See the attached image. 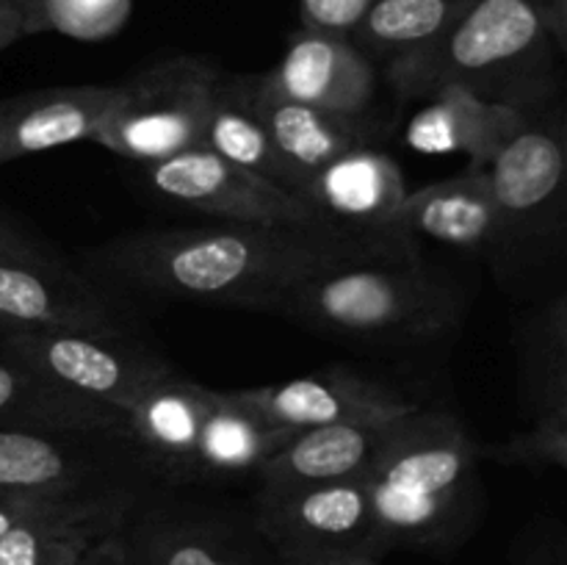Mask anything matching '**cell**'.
Returning <instances> with one entry per match:
<instances>
[{
    "label": "cell",
    "mask_w": 567,
    "mask_h": 565,
    "mask_svg": "<svg viewBox=\"0 0 567 565\" xmlns=\"http://www.w3.org/2000/svg\"><path fill=\"white\" fill-rule=\"evenodd\" d=\"M31 3V0H9V6H14V11H20L22 6H28Z\"/></svg>",
    "instance_id": "d590c367"
},
{
    "label": "cell",
    "mask_w": 567,
    "mask_h": 565,
    "mask_svg": "<svg viewBox=\"0 0 567 565\" xmlns=\"http://www.w3.org/2000/svg\"><path fill=\"white\" fill-rule=\"evenodd\" d=\"M567 308L565 297L546 305L535 321L526 325L520 347V377L532 419L546 410L567 408Z\"/></svg>",
    "instance_id": "4316f807"
},
{
    "label": "cell",
    "mask_w": 567,
    "mask_h": 565,
    "mask_svg": "<svg viewBox=\"0 0 567 565\" xmlns=\"http://www.w3.org/2000/svg\"><path fill=\"white\" fill-rule=\"evenodd\" d=\"M203 147L214 150L216 155H221L230 164L255 172V175L305 197L308 181L297 175L286 164V158L277 153L264 122L258 120V114L249 105L247 92H244V75H221L219 83H216L214 100H210L208 114H205Z\"/></svg>",
    "instance_id": "603a6c76"
},
{
    "label": "cell",
    "mask_w": 567,
    "mask_h": 565,
    "mask_svg": "<svg viewBox=\"0 0 567 565\" xmlns=\"http://www.w3.org/2000/svg\"><path fill=\"white\" fill-rule=\"evenodd\" d=\"M147 480L114 476L59 493L0 537V565H78L122 530Z\"/></svg>",
    "instance_id": "9c48e42d"
},
{
    "label": "cell",
    "mask_w": 567,
    "mask_h": 565,
    "mask_svg": "<svg viewBox=\"0 0 567 565\" xmlns=\"http://www.w3.org/2000/svg\"><path fill=\"white\" fill-rule=\"evenodd\" d=\"M0 3H9V0H0Z\"/></svg>",
    "instance_id": "74e56055"
},
{
    "label": "cell",
    "mask_w": 567,
    "mask_h": 565,
    "mask_svg": "<svg viewBox=\"0 0 567 565\" xmlns=\"http://www.w3.org/2000/svg\"><path fill=\"white\" fill-rule=\"evenodd\" d=\"M391 424H327L299 430L255 471L266 491L363 476Z\"/></svg>",
    "instance_id": "7402d4cb"
},
{
    "label": "cell",
    "mask_w": 567,
    "mask_h": 565,
    "mask_svg": "<svg viewBox=\"0 0 567 565\" xmlns=\"http://www.w3.org/2000/svg\"><path fill=\"white\" fill-rule=\"evenodd\" d=\"M244 92L275 142L277 153L308 183L321 166L365 144L363 120L338 116L282 97L275 89L266 86L260 75H244Z\"/></svg>",
    "instance_id": "44dd1931"
},
{
    "label": "cell",
    "mask_w": 567,
    "mask_h": 565,
    "mask_svg": "<svg viewBox=\"0 0 567 565\" xmlns=\"http://www.w3.org/2000/svg\"><path fill=\"white\" fill-rule=\"evenodd\" d=\"M59 493H64V491H11V487H0V537H3L6 532L17 524V521H22L25 515H31L33 510H39L42 504H48L50 499H55Z\"/></svg>",
    "instance_id": "4dcf8cb0"
},
{
    "label": "cell",
    "mask_w": 567,
    "mask_h": 565,
    "mask_svg": "<svg viewBox=\"0 0 567 565\" xmlns=\"http://www.w3.org/2000/svg\"><path fill=\"white\" fill-rule=\"evenodd\" d=\"M260 78L282 97L354 120H363L377 92L374 64L352 39L310 28H299L282 59Z\"/></svg>",
    "instance_id": "2e32d148"
},
{
    "label": "cell",
    "mask_w": 567,
    "mask_h": 565,
    "mask_svg": "<svg viewBox=\"0 0 567 565\" xmlns=\"http://www.w3.org/2000/svg\"><path fill=\"white\" fill-rule=\"evenodd\" d=\"M147 471L125 430L37 432L0 427V487L11 491H70L114 476Z\"/></svg>",
    "instance_id": "5bb4252c"
},
{
    "label": "cell",
    "mask_w": 567,
    "mask_h": 565,
    "mask_svg": "<svg viewBox=\"0 0 567 565\" xmlns=\"http://www.w3.org/2000/svg\"><path fill=\"white\" fill-rule=\"evenodd\" d=\"M78 565H127L125 548H122V541H120V532H116V535H111L109 541L100 543L97 548H92V552H89Z\"/></svg>",
    "instance_id": "836d02e7"
},
{
    "label": "cell",
    "mask_w": 567,
    "mask_h": 565,
    "mask_svg": "<svg viewBox=\"0 0 567 565\" xmlns=\"http://www.w3.org/2000/svg\"><path fill=\"white\" fill-rule=\"evenodd\" d=\"M388 233L399 238H432L460 249L502 247V219L487 172L430 183L404 194Z\"/></svg>",
    "instance_id": "ac0fdd59"
},
{
    "label": "cell",
    "mask_w": 567,
    "mask_h": 565,
    "mask_svg": "<svg viewBox=\"0 0 567 565\" xmlns=\"http://www.w3.org/2000/svg\"><path fill=\"white\" fill-rule=\"evenodd\" d=\"M144 175L166 203L221 222L266 227H341L332 225L302 194L241 170L203 144L172 158L144 164Z\"/></svg>",
    "instance_id": "ba28073f"
},
{
    "label": "cell",
    "mask_w": 567,
    "mask_h": 565,
    "mask_svg": "<svg viewBox=\"0 0 567 565\" xmlns=\"http://www.w3.org/2000/svg\"><path fill=\"white\" fill-rule=\"evenodd\" d=\"M127 565H282L252 507L158 496L147 487L120 530Z\"/></svg>",
    "instance_id": "8992f818"
},
{
    "label": "cell",
    "mask_w": 567,
    "mask_h": 565,
    "mask_svg": "<svg viewBox=\"0 0 567 565\" xmlns=\"http://www.w3.org/2000/svg\"><path fill=\"white\" fill-rule=\"evenodd\" d=\"M6 330H9V327H6V325H3V321H0V336H3V332H6Z\"/></svg>",
    "instance_id": "8d00e7d4"
},
{
    "label": "cell",
    "mask_w": 567,
    "mask_h": 565,
    "mask_svg": "<svg viewBox=\"0 0 567 565\" xmlns=\"http://www.w3.org/2000/svg\"><path fill=\"white\" fill-rule=\"evenodd\" d=\"M0 321L9 330L131 332L125 310L48 247L0 255Z\"/></svg>",
    "instance_id": "30bf717a"
},
{
    "label": "cell",
    "mask_w": 567,
    "mask_h": 565,
    "mask_svg": "<svg viewBox=\"0 0 567 565\" xmlns=\"http://www.w3.org/2000/svg\"><path fill=\"white\" fill-rule=\"evenodd\" d=\"M214 393V388L169 374L125 410L122 430L150 480L166 487L197 485L199 430Z\"/></svg>",
    "instance_id": "9a60e30c"
},
{
    "label": "cell",
    "mask_w": 567,
    "mask_h": 565,
    "mask_svg": "<svg viewBox=\"0 0 567 565\" xmlns=\"http://www.w3.org/2000/svg\"><path fill=\"white\" fill-rule=\"evenodd\" d=\"M116 100V83H78L0 100V166L64 144L94 142Z\"/></svg>",
    "instance_id": "e0dca14e"
},
{
    "label": "cell",
    "mask_w": 567,
    "mask_h": 565,
    "mask_svg": "<svg viewBox=\"0 0 567 565\" xmlns=\"http://www.w3.org/2000/svg\"><path fill=\"white\" fill-rule=\"evenodd\" d=\"M22 37H25V31H22V20L14 11V6L0 3V50L11 48Z\"/></svg>",
    "instance_id": "e575fe53"
},
{
    "label": "cell",
    "mask_w": 567,
    "mask_h": 565,
    "mask_svg": "<svg viewBox=\"0 0 567 565\" xmlns=\"http://www.w3.org/2000/svg\"><path fill=\"white\" fill-rule=\"evenodd\" d=\"M404 194L408 183L402 166L369 144L321 166L305 188V199H310L332 225L360 233H388Z\"/></svg>",
    "instance_id": "d6986e66"
},
{
    "label": "cell",
    "mask_w": 567,
    "mask_h": 565,
    "mask_svg": "<svg viewBox=\"0 0 567 565\" xmlns=\"http://www.w3.org/2000/svg\"><path fill=\"white\" fill-rule=\"evenodd\" d=\"M371 6L374 0H299V17L302 28L349 39Z\"/></svg>",
    "instance_id": "f546056e"
},
{
    "label": "cell",
    "mask_w": 567,
    "mask_h": 565,
    "mask_svg": "<svg viewBox=\"0 0 567 565\" xmlns=\"http://www.w3.org/2000/svg\"><path fill=\"white\" fill-rule=\"evenodd\" d=\"M529 114L491 103L460 86H441L404 127V142L419 153H463L468 172H485L493 155Z\"/></svg>",
    "instance_id": "ffe728a7"
},
{
    "label": "cell",
    "mask_w": 567,
    "mask_h": 565,
    "mask_svg": "<svg viewBox=\"0 0 567 565\" xmlns=\"http://www.w3.org/2000/svg\"><path fill=\"white\" fill-rule=\"evenodd\" d=\"M480 443L457 415L415 410L388 427L365 471L377 554L393 548H446L463 541L480 515Z\"/></svg>",
    "instance_id": "3957f363"
},
{
    "label": "cell",
    "mask_w": 567,
    "mask_h": 565,
    "mask_svg": "<svg viewBox=\"0 0 567 565\" xmlns=\"http://www.w3.org/2000/svg\"><path fill=\"white\" fill-rule=\"evenodd\" d=\"M252 513L280 557L327 552H363L380 557L363 476L280 491L260 487Z\"/></svg>",
    "instance_id": "8fae6325"
},
{
    "label": "cell",
    "mask_w": 567,
    "mask_h": 565,
    "mask_svg": "<svg viewBox=\"0 0 567 565\" xmlns=\"http://www.w3.org/2000/svg\"><path fill=\"white\" fill-rule=\"evenodd\" d=\"M471 3L474 0H374L349 39L369 59L391 64L435 44Z\"/></svg>",
    "instance_id": "484cf974"
},
{
    "label": "cell",
    "mask_w": 567,
    "mask_h": 565,
    "mask_svg": "<svg viewBox=\"0 0 567 565\" xmlns=\"http://www.w3.org/2000/svg\"><path fill=\"white\" fill-rule=\"evenodd\" d=\"M565 39L567 0H474L435 44L391 61L388 81L402 97L460 86L532 114L557 89Z\"/></svg>",
    "instance_id": "7a4b0ae2"
},
{
    "label": "cell",
    "mask_w": 567,
    "mask_h": 565,
    "mask_svg": "<svg viewBox=\"0 0 567 565\" xmlns=\"http://www.w3.org/2000/svg\"><path fill=\"white\" fill-rule=\"evenodd\" d=\"M221 70L205 55H169L116 83V100L94 142L138 164L203 144Z\"/></svg>",
    "instance_id": "5b68a950"
},
{
    "label": "cell",
    "mask_w": 567,
    "mask_h": 565,
    "mask_svg": "<svg viewBox=\"0 0 567 565\" xmlns=\"http://www.w3.org/2000/svg\"><path fill=\"white\" fill-rule=\"evenodd\" d=\"M37 249H44V244H39L37 238L22 233L20 227H14L11 222L0 219V255H22L37 253Z\"/></svg>",
    "instance_id": "d6a6232c"
},
{
    "label": "cell",
    "mask_w": 567,
    "mask_h": 565,
    "mask_svg": "<svg viewBox=\"0 0 567 565\" xmlns=\"http://www.w3.org/2000/svg\"><path fill=\"white\" fill-rule=\"evenodd\" d=\"M133 0H31L17 14L22 31H55L81 42L111 39L125 28Z\"/></svg>",
    "instance_id": "83f0119b"
},
{
    "label": "cell",
    "mask_w": 567,
    "mask_h": 565,
    "mask_svg": "<svg viewBox=\"0 0 567 565\" xmlns=\"http://www.w3.org/2000/svg\"><path fill=\"white\" fill-rule=\"evenodd\" d=\"M480 458L526 469H565L567 465V408L535 415L532 427L504 443L480 446Z\"/></svg>",
    "instance_id": "f1b7e54d"
},
{
    "label": "cell",
    "mask_w": 567,
    "mask_h": 565,
    "mask_svg": "<svg viewBox=\"0 0 567 565\" xmlns=\"http://www.w3.org/2000/svg\"><path fill=\"white\" fill-rule=\"evenodd\" d=\"M457 310V294L408 255L310 277L280 299L275 314L327 336L396 343L452 330Z\"/></svg>",
    "instance_id": "277c9868"
},
{
    "label": "cell",
    "mask_w": 567,
    "mask_h": 565,
    "mask_svg": "<svg viewBox=\"0 0 567 565\" xmlns=\"http://www.w3.org/2000/svg\"><path fill=\"white\" fill-rule=\"evenodd\" d=\"M125 415L0 360V427L37 432L120 430Z\"/></svg>",
    "instance_id": "cb8c5ba5"
},
{
    "label": "cell",
    "mask_w": 567,
    "mask_h": 565,
    "mask_svg": "<svg viewBox=\"0 0 567 565\" xmlns=\"http://www.w3.org/2000/svg\"><path fill=\"white\" fill-rule=\"evenodd\" d=\"M502 238L546 233L563 208V111H532L487 164Z\"/></svg>",
    "instance_id": "4fadbf2b"
},
{
    "label": "cell",
    "mask_w": 567,
    "mask_h": 565,
    "mask_svg": "<svg viewBox=\"0 0 567 565\" xmlns=\"http://www.w3.org/2000/svg\"><path fill=\"white\" fill-rule=\"evenodd\" d=\"M0 360L14 363L64 391L125 410L164 377L175 374L161 352L133 332H48L6 330L0 336Z\"/></svg>",
    "instance_id": "52a82bcc"
},
{
    "label": "cell",
    "mask_w": 567,
    "mask_h": 565,
    "mask_svg": "<svg viewBox=\"0 0 567 565\" xmlns=\"http://www.w3.org/2000/svg\"><path fill=\"white\" fill-rule=\"evenodd\" d=\"M293 432L264 424L233 402L227 391L214 393L208 415L199 430L197 485L236 480L252 474L266 458L277 452Z\"/></svg>",
    "instance_id": "d4e9b609"
},
{
    "label": "cell",
    "mask_w": 567,
    "mask_h": 565,
    "mask_svg": "<svg viewBox=\"0 0 567 565\" xmlns=\"http://www.w3.org/2000/svg\"><path fill=\"white\" fill-rule=\"evenodd\" d=\"M282 565H380V557L363 552H327V554H299V557H280Z\"/></svg>",
    "instance_id": "1f68e13d"
},
{
    "label": "cell",
    "mask_w": 567,
    "mask_h": 565,
    "mask_svg": "<svg viewBox=\"0 0 567 565\" xmlns=\"http://www.w3.org/2000/svg\"><path fill=\"white\" fill-rule=\"evenodd\" d=\"M408 255V238L388 233L225 222L127 233L94 249L92 266L133 291L275 314L310 277Z\"/></svg>",
    "instance_id": "6da1fadb"
},
{
    "label": "cell",
    "mask_w": 567,
    "mask_h": 565,
    "mask_svg": "<svg viewBox=\"0 0 567 565\" xmlns=\"http://www.w3.org/2000/svg\"><path fill=\"white\" fill-rule=\"evenodd\" d=\"M227 397L277 430L299 432L327 424H393L421 408L415 399L354 371H316L275 386L238 388Z\"/></svg>",
    "instance_id": "7c38bea8"
}]
</instances>
